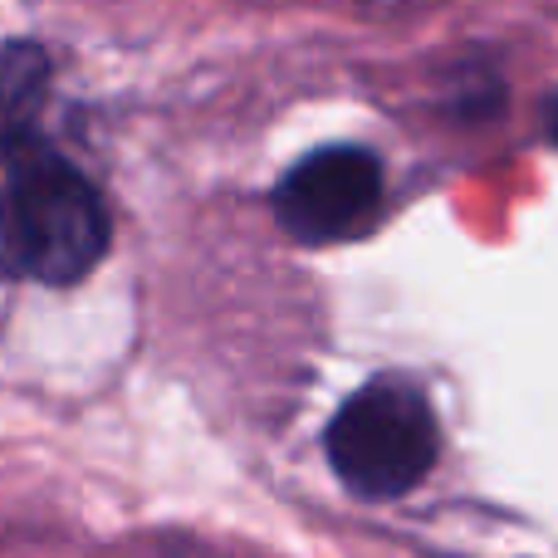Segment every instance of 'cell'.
Returning <instances> with one entry per match:
<instances>
[{
    "instance_id": "cell-1",
    "label": "cell",
    "mask_w": 558,
    "mask_h": 558,
    "mask_svg": "<svg viewBox=\"0 0 558 558\" xmlns=\"http://www.w3.org/2000/svg\"><path fill=\"white\" fill-rule=\"evenodd\" d=\"M108 211L84 172L54 153H25L0 186V270L74 284L104 260Z\"/></svg>"
},
{
    "instance_id": "cell-2",
    "label": "cell",
    "mask_w": 558,
    "mask_h": 558,
    "mask_svg": "<svg viewBox=\"0 0 558 558\" xmlns=\"http://www.w3.org/2000/svg\"><path fill=\"white\" fill-rule=\"evenodd\" d=\"M324 446L328 465L353 495L397 500L432 475L441 432H436L422 387L402 383V377H377L338 407Z\"/></svg>"
},
{
    "instance_id": "cell-3",
    "label": "cell",
    "mask_w": 558,
    "mask_h": 558,
    "mask_svg": "<svg viewBox=\"0 0 558 558\" xmlns=\"http://www.w3.org/2000/svg\"><path fill=\"white\" fill-rule=\"evenodd\" d=\"M383 202V167L363 147H324L279 182L275 216L294 241L324 245L363 231Z\"/></svg>"
},
{
    "instance_id": "cell-4",
    "label": "cell",
    "mask_w": 558,
    "mask_h": 558,
    "mask_svg": "<svg viewBox=\"0 0 558 558\" xmlns=\"http://www.w3.org/2000/svg\"><path fill=\"white\" fill-rule=\"evenodd\" d=\"M49 88V54L29 39L0 45V162L20 153Z\"/></svg>"
},
{
    "instance_id": "cell-5",
    "label": "cell",
    "mask_w": 558,
    "mask_h": 558,
    "mask_svg": "<svg viewBox=\"0 0 558 558\" xmlns=\"http://www.w3.org/2000/svg\"><path fill=\"white\" fill-rule=\"evenodd\" d=\"M549 128H554V137H558V104H554V118H549Z\"/></svg>"
}]
</instances>
